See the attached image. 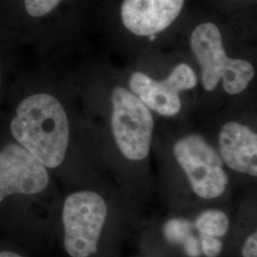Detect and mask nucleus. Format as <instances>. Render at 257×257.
I'll list each match as a JSON object with an SVG mask.
<instances>
[{
	"label": "nucleus",
	"instance_id": "obj_1",
	"mask_svg": "<svg viewBox=\"0 0 257 257\" xmlns=\"http://www.w3.org/2000/svg\"><path fill=\"white\" fill-rule=\"evenodd\" d=\"M10 131L46 168L61 165L69 146L70 125L62 104L54 95L37 92L24 97L16 108Z\"/></svg>",
	"mask_w": 257,
	"mask_h": 257
},
{
	"label": "nucleus",
	"instance_id": "obj_2",
	"mask_svg": "<svg viewBox=\"0 0 257 257\" xmlns=\"http://www.w3.org/2000/svg\"><path fill=\"white\" fill-rule=\"evenodd\" d=\"M191 47L201 67L202 84L206 91H213L222 80L225 92L238 94L252 80V65L246 60L227 56L216 25L203 23L195 28L191 37Z\"/></svg>",
	"mask_w": 257,
	"mask_h": 257
},
{
	"label": "nucleus",
	"instance_id": "obj_3",
	"mask_svg": "<svg viewBox=\"0 0 257 257\" xmlns=\"http://www.w3.org/2000/svg\"><path fill=\"white\" fill-rule=\"evenodd\" d=\"M107 212L105 200L96 193L77 192L66 198L62 219L65 249L70 256L90 257L96 253Z\"/></svg>",
	"mask_w": 257,
	"mask_h": 257
},
{
	"label": "nucleus",
	"instance_id": "obj_4",
	"mask_svg": "<svg viewBox=\"0 0 257 257\" xmlns=\"http://www.w3.org/2000/svg\"><path fill=\"white\" fill-rule=\"evenodd\" d=\"M111 130L122 155L140 161L150 153L154 119L147 106L134 93L115 87L111 93Z\"/></svg>",
	"mask_w": 257,
	"mask_h": 257
},
{
	"label": "nucleus",
	"instance_id": "obj_5",
	"mask_svg": "<svg viewBox=\"0 0 257 257\" xmlns=\"http://www.w3.org/2000/svg\"><path fill=\"white\" fill-rule=\"evenodd\" d=\"M174 154L193 188L205 199L219 197L229 183L219 154L200 136L190 135L176 142Z\"/></svg>",
	"mask_w": 257,
	"mask_h": 257
},
{
	"label": "nucleus",
	"instance_id": "obj_6",
	"mask_svg": "<svg viewBox=\"0 0 257 257\" xmlns=\"http://www.w3.org/2000/svg\"><path fill=\"white\" fill-rule=\"evenodd\" d=\"M49 183L47 168L19 143L0 150V203L11 194H36Z\"/></svg>",
	"mask_w": 257,
	"mask_h": 257
},
{
	"label": "nucleus",
	"instance_id": "obj_7",
	"mask_svg": "<svg viewBox=\"0 0 257 257\" xmlns=\"http://www.w3.org/2000/svg\"><path fill=\"white\" fill-rule=\"evenodd\" d=\"M197 76L189 65H177L163 81H156L143 73H135L130 88L149 109L163 116H174L181 109L179 92L193 89Z\"/></svg>",
	"mask_w": 257,
	"mask_h": 257
},
{
	"label": "nucleus",
	"instance_id": "obj_8",
	"mask_svg": "<svg viewBox=\"0 0 257 257\" xmlns=\"http://www.w3.org/2000/svg\"><path fill=\"white\" fill-rule=\"evenodd\" d=\"M185 0H124L121 19L137 36L156 35L169 27L183 8Z\"/></svg>",
	"mask_w": 257,
	"mask_h": 257
},
{
	"label": "nucleus",
	"instance_id": "obj_9",
	"mask_svg": "<svg viewBox=\"0 0 257 257\" xmlns=\"http://www.w3.org/2000/svg\"><path fill=\"white\" fill-rule=\"evenodd\" d=\"M219 151L224 162L235 172L256 176L257 136L237 122H229L221 128Z\"/></svg>",
	"mask_w": 257,
	"mask_h": 257
},
{
	"label": "nucleus",
	"instance_id": "obj_10",
	"mask_svg": "<svg viewBox=\"0 0 257 257\" xmlns=\"http://www.w3.org/2000/svg\"><path fill=\"white\" fill-rule=\"evenodd\" d=\"M195 227L202 234L222 237L229 230L230 221L223 211L209 210L199 215L195 222Z\"/></svg>",
	"mask_w": 257,
	"mask_h": 257
},
{
	"label": "nucleus",
	"instance_id": "obj_11",
	"mask_svg": "<svg viewBox=\"0 0 257 257\" xmlns=\"http://www.w3.org/2000/svg\"><path fill=\"white\" fill-rule=\"evenodd\" d=\"M61 0H24L25 9L33 18H42L51 13Z\"/></svg>",
	"mask_w": 257,
	"mask_h": 257
},
{
	"label": "nucleus",
	"instance_id": "obj_12",
	"mask_svg": "<svg viewBox=\"0 0 257 257\" xmlns=\"http://www.w3.org/2000/svg\"><path fill=\"white\" fill-rule=\"evenodd\" d=\"M201 246L204 254L207 257H216L222 250L223 245L218 237L201 233Z\"/></svg>",
	"mask_w": 257,
	"mask_h": 257
},
{
	"label": "nucleus",
	"instance_id": "obj_13",
	"mask_svg": "<svg viewBox=\"0 0 257 257\" xmlns=\"http://www.w3.org/2000/svg\"><path fill=\"white\" fill-rule=\"evenodd\" d=\"M189 230V227L186 226L185 222L181 221H172L169 222L166 227V235L169 240L178 241L185 237V234Z\"/></svg>",
	"mask_w": 257,
	"mask_h": 257
},
{
	"label": "nucleus",
	"instance_id": "obj_14",
	"mask_svg": "<svg viewBox=\"0 0 257 257\" xmlns=\"http://www.w3.org/2000/svg\"><path fill=\"white\" fill-rule=\"evenodd\" d=\"M243 257H257V233L253 232L244 243L242 249Z\"/></svg>",
	"mask_w": 257,
	"mask_h": 257
},
{
	"label": "nucleus",
	"instance_id": "obj_15",
	"mask_svg": "<svg viewBox=\"0 0 257 257\" xmlns=\"http://www.w3.org/2000/svg\"><path fill=\"white\" fill-rule=\"evenodd\" d=\"M0 257H23L19 254H17L12 251H1L0 252Z\"/></svg>",
	"mask_w": 257,
	"mask_h": 257
},
{
	"label": "nucleus",
	"instance_id": "obj_16",
	"mask_svg": "<svg viewBox=\"0 0 257 257\" xmlns=\"http://www.w3.org/2000/svg\"><path fill=\"white\" fill-rule=\"evenodd\" d=\"M1 80L2 79H1V71H0V88H1Z\"/></svg>",
	"mask_w": 257,
	"mask_h": 257
}]
</instances>
